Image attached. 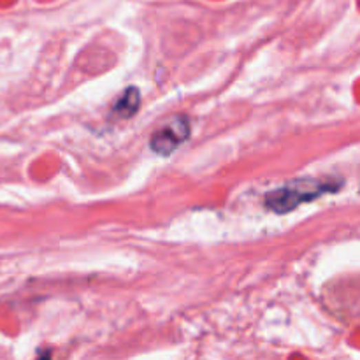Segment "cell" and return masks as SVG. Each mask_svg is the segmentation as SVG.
I'll use <instances>...</instances> for the list:
<instances>
[{"label":"cell","instance_id":"cell-1","mask_svg":"<svg viewBox=\"0 0 360 360\" xmlns=\"http://www.w3.org/2000/svg\"><path fill=\"white\" fill-rule=\"evenodd\" d=\"M341 183L334 184V181H318V180H295L282 188H276L267 193V208L276 213H288L295 209L299 204L310 202L324 193L336 192Z\"/></svg>","mask_w":360,"mask_h":360},{"label":"cell","instance_id":"cell-2","mask_svg":"<svg viewBox=\"0 0 360 360\" xmlns=\"http://www.w3.org/2000/svg\"><path fill=\"white\" fill-rule=\"evenodd\" d=\"M188 136H190V123L187 118H178L171 125L155 132L149 146L158 155H171L181 142L187 141Z\"/></svg>","mask_w":360,"mask_h":360},{"label":"cell","instance_id":"cell-3","mask_svg":"<svg viewBox=\"0 0 360 360\" xmlns=\"http://www.w3.org/2000/svg\"><path fill=\"white\" fill-rule=\"evenodd\" d=\"M139 104H141V95H139V90L134 87L127 88L125 94L122 97L118 98L116 104H114L113 111L118 114L120 118H130L137 113L139 109Z\"/></svg>","mask_w":360,"mask_h":360}]
</instances>
